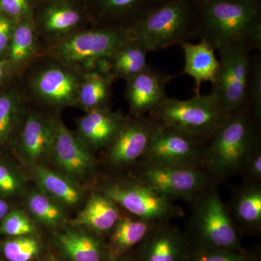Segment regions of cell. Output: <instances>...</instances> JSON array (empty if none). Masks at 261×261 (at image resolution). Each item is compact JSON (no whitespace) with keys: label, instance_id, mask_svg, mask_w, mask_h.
Returning <instances> with one entry per match:
<instances>
[{"label":"cell","instance_id":"1","mask_svg":"<svg viewBox=\"0 0 261 261\" xmlns=\"http://www.w3.org/2000/svg\"><path fill=\"white\" fill-rule=\"evenodd\" d=\"M199 38L216 50L228 44H244L261 51L259 0H197Z\"/></svg>","mask_w":261,"mask_h":261},{"label":"cell","instance_id":"2","mask_svg":"<svg viewBox=\"0 0 261 261\" xmlns=\"http://www.w3.org/2000/svg\"><path fill=\"white\" fill-rule=\"evenodd\" d=\"M259 123L245 106L229 113L206 141L203 169L214 184L241 171L248 154L260 143Z\"/></svg>","mask_w":261,"mask_h":261},{"label":"cell","instance_id":"3","mask_svg":"<svg viewBox=\"0 0 261 261\" xmlns=\"http://www.w3.org/2000/svg\"><path fill=\"white\" fill-rule=\"evenodd\" d=\"M126 27L148 51L190 42L199 38L197 0H160Z\"/></svg>","mask_w":261,"mask_h":261},{"label":"cell","instance_id":"4","mask_svg":"<svg viewBox=\"0 0 261 261\" xmlns=\"http://www.w3.org/2000/svg\"><path fill=\"white\" fill-rule=\"evenodd\" d=\"M130 40L126 27H90L51 42L45 51L54 61L80 71L106 73L110 58Z\"/></svg>","mask_w":261,"mask_h":261},{"label":"cell","instance_id":"5","mask_svg":"<svg viewBox=\"0 0 261 261\" xmlns=\"http://www.w3.org/2000/svg\"><path fill=\"white\" fill-rule=\"evenodd\" d=\"M148 115L159 126L173 128L206 142L228 114L211 92L183 100L167 97Z\"/></svg>","mask_w":261,"mask_h":261},{"label":"cell","instance_id":"6","mask_svg":"<svg viewBox=\"0 0 261 261\" xmlns=\"http://www.w3.org/2000/svg\"><path fill=\"white\" fill-rule=\"evenodd\" d=\"M192 203L190 229L197 240V247L240 250L238 230L215 185Z\"/></svg>","mask_w":261,"mask_h":261},{"label":"cell","instance_id":"7","mask_svg":"<svg viewBox=\"0 0 261 261\" xmlns=\"http://www.w3.org/2000/svg\"><path fill=\"white\" fill-rule=\"evenodd\" d=\"M100 192L127 214L154 224H165L184 216V211L174 203V200L136 177L108 182L102 185Z\"/></svg>","mask_w":261,"mask_h":261},{"label":"cell","instance_id":"8","mask_svg":"<svg viewBox=\"0 0 261 261\" xmlns=\"http://www.w3.org/2000/svg\"><path fill=\"white\" fill-rule=\"evenodd\" d=\"M219 68L212 92L226 113L247 106V84L252 49L244 44L220 48Z\"/></svg>","mask_w":261,"mask_h":261},{"label":"cell","instance_id":"9","mask_svg":"<svg viewBox=\"0 0 261 261\" xmlns=\"http://www.w3.org/2000/svg\"><path fill=\"white\" fill-rule=\"evenodd\" d=\"M136 178L173 200L192 202L216 185L202 168L139 165Z\"/></svg>","mask_w":261,"mask_h":261},{"label":"cell","instance_id":"10","mask_svg":"<svg viewBox=\"0 0 261 261\" xmlns=\"http://www.w3.org/2000/svg\"><path fill=\"white\" fill-rule=\"evenodd\" d=\"M32 17L38 36L50 43L92 27L83 0H38Z\"/></svg>","mask_w":261,"mask_h":261},{"label":"cell","instance_id":"11","mask_svg":"<svg viewBox=\"0 0 261 261\" xmlns=\"http://www.w3.org/2000/svg\"><path fill=\"white\" fill-rule=\"evenodd\" d=\"M205 142L159 126L140 164L203 168Z\"/></svg>","mask_w":261,"mask_h":261},{"label":"cell","instance_id":"12","mask_svg":"<svg viewBox=\"0 0 261 261\" xmlns=\"http://www.w3.org/2000/svg\"><path fill=\"white\" fill-rule=\"evenodd\" d=\"M83 72L60 62L45 65L34 72L29 89L38 102L61 109L76 105Z\"/></svg>","mask_w":261,"mask_h":261},{"label":"cell","instance_id":"13","mask_svg":"<svg viewBox=\"0 0 261 261\" xmlns=\"http://www.w3.org/2000/svg\"><path fill=\"white\" fill-rule=\"evenodd\" d=\"M159 125L147 115L129 118L107 147L108 162L116 168L139 165L145 158Z\"/></svg>","mask_w":261,"mask_h":261},{"label":"cell","instance_id":"14","mask_svg":"<svg viewBox=\"0 0 261 261\" xmlns=\"http://www.w3.org/2000/svg\"><path fill=\"white\" fill-rule=\"evenodd\" d=\"M58 118L39 111L27 113L16 137L19 153L25 162L34 166L50 159Z\"/></svg>","mask_w":261,"mask_h":261},{"label":"cell","instance_id":"15","mask_svg":"<svg viewBox=\"0 0 261 261\" xmlns=\"http://www.w3.org/2000/svg\"><path fill=\"white\" fill-rule=\"evenodd\" d=\"M50 159L65 176L75 181L89 177L95 169L96 161L92 151L67 128L60 118Z\"/></svg>","mask_w":261,"mask_h":261},{"label":"cell","instance_id":"16","mask_svg":"<svg viewBox=\"0 0 261 261\" xmlns=\"http://www.w3.org/2000/svg\"><path fill=\"white\" fill-rule=\"evenodd\" d=\"M171 75L148 66L126 81L125 96L132 118L148 115L167 98L166 87Z\"/></svg>","mask_w":261,"mask_h":261},{"label":"cell","instance_id":"17","mask_svg":"<svg viewBox=\"0 0 261 261\" xmlns=\"http://www.w3.org/2000/svg\"><path fill=\"white\" fill-rule=\"evenodd\" d=\"M128 118L110 108L89 111L77 122L75 135L92 152L107 148Z\"/></svg>","mask_w":261,"mask_h":261},{"label":"cell","instance_id":"18","mask_svg":"<svg viewBox=\"0 0 261 261\" xmlns=\"http://www.w3.org/2000/svg\"><path fill=\"white\" fill-rule=\"evenodd\" d=\"M92 27H127L160 0H83Z\"/></svg>","mask_w":261,"mask_h":261},{"label":"cell","instance_id":"19","mask_svg":"<svg viewBox=\"0 0 261 261\" xmlns=\"http://www.w3.org/2000/svg\"><path fill=\"white\" fill-rule=\"evenodd\" d=\"M141 243L140 261H185L188 256L186 238L168 223L156 225Z\"/></svg>","mask_w":261,"mask_h":261},{"label":"cell","instance_id":"20","mask_svg":"<svg viewBox=\"0 0 261 261\" xmlns=\"http://www.w3.org/2000/svg\"><path fill=\"white\" fill-rule=\"evenodd\" d=\"M185 56V67L182 74L192 77L195 81V93L200 94L201 86L205 82L214 84L219 68V60L216 56V49L205 39L193 44L181 43Z\"/></svg>","mask_w":261,"mask_h":261},{"label":"cell","instance_id":"21","mask_svg":"<svg viewBox=\"0 0 261 261\" xmlns=\"http://www.w3.org/2000/svg\"><path fill=\"white\" fill-rule=\"evenodd\" d=\"M234 226L246 231H258L261 228V185L246 182L233 193L227 207Z\"/></svg>","mask_w":261,"mask_h":261},{"label":"cell","instance_id":"22","mask_svg":"<svg viewBox=\"0 0 261 261\" xmlns=\"http://www.w3.org/2000/svg\"><path fill=\"white\" fill-rule=\"evenodd\" d=\"M156 224L129 214L122 215L112 229L107 252L108 261H116L143 241Z\"/></svg>","mask_w":261,"mask_h":261},{"label":"cell","instance_id":"23","mask_svg":"<svg viewBox=\"0 0 261 261\" xmlns=\"http://www.w3.org/2000/svg\"><path fill=\"white\" fill-rule=\"evenodd\" d=\"M32 175L40 191L61 205L74 206L80 203L82 191L76 181L42 164L32 166Z\"/></svg>","mask_w":261,"mask_h":261},{"label":"cell","instance_id":"24","mask_svg":"<svg viewBox=\"0 0 261 261\" xmlns=\"http://www.w3.org/2000/svg\"><path fill=\"white\" fill-rule=\"evenodd\" d=\"M119 206L108 196L94 193L81 211L73 224L97 232L111 231L121 216Z\"/></svg>","mask_w":261,"mask_h":261},{"label":"cell","instance_id":"25","mask_svg":"<svg viewBox=\"0 0 261 261\" xmlns=\"http://www.w3.org/2000/svg\"><path fill=\"white\" fill-rule=\"evenodd\" d=\"M113 82L107 73L99 70L83 72L75 106L87 112L109 108Z\"/></svg>","mask_w":261,"mask_h":261},{"label":"cell","instance_id":"26","mask_svg":"<svg viewBox=\"0 0 261 261\" xmlns=\"http://www.w3.org/2000/svg\"><path fill=\"white\" fill-rule=\"evenodd\" d=\"M149 51L140 43L130 40L121 46L108 62L107 74L113 81L129 80L145 69Z\"/></svg>","mask_w":261,"mask_h":261},{"label":"cell","instance_id":"27","mask_svg":"<svg viewBox=\"0 0 261 261\" xmlns=\"http://www.w3.org/2000/svg\"><path fill=\"white\" fill-rule=\"evenodd\" d=\"M25 115L24 98L18 88L0 94V147L17 137Z\"/></svg>","mask_w":261,"mask_h":261},{"label":"cell","instance_id":"28","mask_svg":"<svg viewBox=\"0 0 261 261\" xmlns=\"http://www.w3.org/2000/svg\"><path fill=\"white\" fill-rule=\"evenodd\" d=\"M38 37L32 16L15 22L6 58L15 69L25 66L35 56Z\"/></svg>","mask_w":261,"mask_h":261},{"label":"cell","instance_id":"29","mask_svg":"<svg viewBox=\"0 0 261 261\" xmlns=\"http://www.w3.org/2000/svg\"><path fill=\"white\" fill-rule=\"evenodd\" d=\"M58 245L71 261H102L101 242L90 233L68 229L58 235Z\"/></svg>","mask_w":261,"mask_h":261},{"label":"cell","instance_id":"30","mask_svg":"<svg viewBox=\"0 0 261 261\" xmlns=\"http://www.w3.org/2000/svg\"><path fill=\"white\" fill-rule=\"evenodd\" d=\"M27 202L31 214L46 226L56 227L64 221V211L61 204L41 191L31 193Z\"/></svg>","mask_w":261,"mask_h":261},{"label":"cell","instance_id":"31","mask_svg":"<svg viewBox=\"0 0 261 261\" xmlns=\"http://www.w3.org/2000/svg\"><path fill=\"white\" fill-rule=\"evenodd\" d=\"M39 251V240L31 235L15 237L3 245V255L8 261H32Z\"/></svg>","mask_w":261,"mask_h":261},{"label":"cell","instance_id":"32","mask_svg":"<svg viewBox=\"0 0 261 261\" xmlns=\"http://www.w3.org/2000/svg\"><path fill=\"white\" fill-rule=\"evenodd\" d=\"M260 58V55L258 53H255L252 56L247 92V106L259 121H260L261 118Z\"/></svg>","mask_w":261,"mask_h":261},{"label":"cell","instance_id":"33","mask_svg":"<svg viewBox=\"0 0 261 261\" xmlns=\"http://www.w3.org/2000/svg\"><path fill=\"white\" fill-rule=\"evenodd\" d=\"M34 231L32 220L23 211L19 210L8 213L0 226V233L12 238L31 235Z\"/></svg>","mask_w":261,"mask_h":261},{"label":"cell","instance_id":"34","mask_svg":"<svg viewBox=\"0 0 261 261\" xmlns=\"http://www.w3.org/2000/svg\"><path fill=\"white\" fill-rule=\"evenodd\" d=\"M38 0H0V14L18 22L32 16Z\"/></svg>","mask_w":261,"mask_h":261},{"label":"cell","instance_id":"35","mask_svg":"<svg viewBox=\"0 0 261 261\" xmlns=\"http://www.w3.org/2000/svg\"><path fill=\"white\" fill-rule=\"evenodd\" d=\"M192 261H250L239 250L197 247Z\"/></svg>","mask_w":261,"mask_h":261},{"label":"cell","instance_id":"36","mask_svg":"<svg viewBox=\"0 0 261 261\" xmlns=\"http://www.w3.org/2000/svg\"><path fill=\"white\" fill-rule=\"evenodd\" d=\"M22 185L23 181L18 173L0 162V193L6 196L14 195L21 190Z\"/></svg>","mask_w":261,"mask_h":261},{"label":"cell","instance_id":"37","mask_svg":"<svg viewBox=\"0 0 261 261\" xmlns=\"http://www.w3.org/2000/svg\"><path fill=\"white\" fill-rule=\"evenodd\" d=\"M240 173H243L246 182L260 184L261 143L258 144L248 154Z\"/></svg>","mask_w":261,"mask_h":261},{"label":"cell","instance_id":"38","mask_svg":"<svg viewBox=\"0 0 261 261\" xmlns=\"http://www.w3.org/2000/svg\"><path fill=\"white\" fill-rule=\"evenodd\" d=\"M15 24L14 20L0 14V56L7 58Z\"/></svg>","mask_w":261,"mask_h":261},{"label":"cell","instance_id":"39","mask_svg":"<svg viewBox=\"0 0 261 261\" xmlns=\"http://www.w3.org/2000/svg\"><path fill=\"white\" fill-rule=\"evenodd\" d=\"M15 70V67L7 58L0 60V84H3Z\"/></svg>","mask_w":261,"mask_h":261},{"label":"cell","instance_id":"40","mask_svg":"<svg viewBox=\"0 0 261 261\" xmlns=\"http://www.w3.org/2000/svg\"><path fill=\"white\" fill-rule=\"evenodd\" d=\"M9 211L10 207L8 202L0 198V220L4 219L5 216L9 213Z\"/></svg>","mask_w":261,"mask_h":261},{"label":"cell","instance_id":"41","mask_svg":"<svg viewBox=\"0 0 261 261\" xmlns=\"http://www.w3.org/2000/svg\"><path fill=\"white\" fill-rule=\"evenodd\" d=\"M116 261H133L132 260H130L129 258H127V257H125L124 256L120 257L119 259H118V260H116Z\"/></svg>","mask_w":261,"mask_h":261},{"label":"cell","instance_id":"42","mask_svg":"<svg viewBox=\"0 0 261 261\" xmlns=\"http://www.w3.org/2000/svg\"><path fill=\"white\" fill-rule=\"evenodd\" d=\"M50 261H57V260H50Z\"/></svg>","mask_w":261,"mask_h":261}]
</instances>
